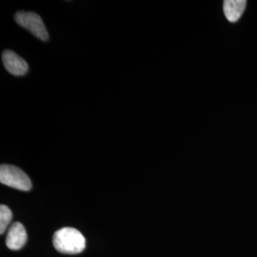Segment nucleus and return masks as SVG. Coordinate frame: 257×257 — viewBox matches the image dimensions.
Segmentation results:
<instances>
[{
	"mask_svg": "<svg viewBox=\"0 0 257 257\" xmlns=\"http://www.w3.org/2000/svg\"><path fill=\"white\" fill-rule=\"evenodd\" d=\"M247 6L246 0H226L223 4V11L226 19L233 23L238 21Z\"/></svg>",
	"mask_w": 257,
	"mask_h": 257,
	"instance_id": "423d86ee",
	"label": "nucleus"
},
{
	"mask_svg": "<svg viewBox=\"0 0 257 257\" xmlns=\"http://www.w3.org/2000/svg\"><path fill=\"white\" fill-rule=\"evenodd\" d=\"M13 219V213L6 205L0 206V234H3Z\"/></svg>",
	"mask_w": 257,
	"mask_h": 257,
	"instance_id": "0eeeda50",
	"label": "nucleus"
},
{
	"mask_svg": "<svg viewBox=\"0 0 257 257\" xmlns=\"http://www.w3.org/2000/svg\"><path fill=\"white\" fill-rule=\"evenodd\" d=\"M55 249L61 253L77 254L86 247V239L79 230L74 228H62L56 230L53 237Z\"/></svg>",
	"mask_w": 257,
	"mask_h": 257,
	"instance_id": "f257e3e1",
	"label": "nucleus"
},
{
	"mask_svg": "<svg viewBox=\"0 0 257 257\" xmlns=\"http://www.w3.org/2000/svg\"><path fill=\"white\" fill-rule=\"evenodd\" d=\"M2 61L10 74L16 76L27 74L29 70L27 62L16 53L12 51H5L2 54Z\"/></svg>",
	"mask_w": 257,
	"mask_h": 257,
	"instance_id": "20e7f679",
	"label": "nucleus"
},
{
	"mask_svg": "<svg viewBox=\"0 0 257 257\" xmlns=\"http://www.w3.org/2000/svg\"><path fill=\"white\" fill-rule=\"evenodd\" d=\"M15 19L19 26L28 30L32 35L42 41L49 39V35L41 18L36 13L19 12L16 14Z\"/></svg>",
	"mask_w": 257,
	"mask_h": 257,
	"instance_id": "7ed1b4c3",
	"label": "nucleus"
},
{
	"mask_svg": "<svg viewBox=\"0 0 257 257\" xmlns=\"http://www.w3.org/2000/svg\"><path fill=\"white\" fill-rule=\"evenodd\" d=\"M0 182L23 192H28L32 189V182L29 176L16 166L1 165Z\"/></svg>",
	"mask_w": 257,
	"mask_h": 257,
	"instance_id": "f03ea898",
	"label": "nucleus"
},
{
	"mask_svg": "<svg viewBox=\"0 0 257 257\" xmlns=\"http://www.w3.org/2000/svg\"><path fill=\"white\" fill-rule=\"evenodd\" d=\"M26 242L27 232L24 226L19 222H15L14 224H12L6 237V246L10 249L19 250L24 247Z\"/></svg>",
	"mask_w": 257,
	"mask_h": 257,
	"instance_id": "39448f33",
	"label": "nucleus"
}]
</instances>
